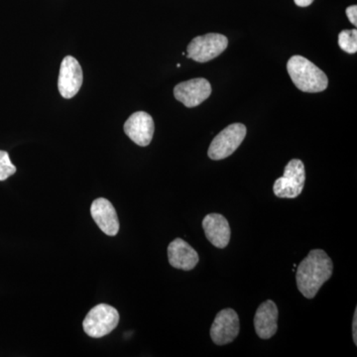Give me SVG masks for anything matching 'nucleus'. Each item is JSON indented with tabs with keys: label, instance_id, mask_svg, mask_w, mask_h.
Segmentation results:
<instances>
[{
	"label": "nucleus",
	"instance_id": "1",
	"mask_svg": "<svg viewBox=\"0 0 357 357\" xmlns=\"http://www.w3.org/2000/svg\"><path fill=\"white\" fill-rule=\"evenodd\" d=\"M333 270L330 256L321 249H312L298 266L296 273L298 290L307 299H312L332 277Z\"/></svg>",
	"mask_w": 357,
	"mask_h": 357
},
{
	"label": "nucleus",
	"instance_id": "2",
	"mask_svg": "<svg viewBox=\"0 0 357 357\" xmlns=\"http://www.w3.org/2000/svg\"><path fill=\"white\" fill-rule=\"evenodd\" d=\"M287 70L293 83L304 93H321L328 88V79L325 73L302 56L290 58Z\"/></svg>",
	"mask_w": 357,
	"mask_h": 357
},
{
	"label": "nucleus",
	"instance_id": "3",
	"mask_svg": "<svg viewBox=\"0 0 357 357\" xmlns=\"http://www.w3.org/2000/svg\"><path fill=\"white\" fill-rule=\"evenodd\" d=\"M119 323V314L115 307L107 304L96 305L84 319V333L89 337L100 338L109 335Z\"/></svg>",
	"mask_w": 357,
	"mask_h": 357
},
{
	"label": "nucleus",
	"instance_id": "4",
	"mask_svg": "<svg viewBox=\"0 0 357 357\" xmlns=\"http://www.w3.org/2000/svg\"><path fill=\"white\" fill-rule=\"evenodd\" d=\"M306 182L304 163L299 159H293L284 170L283 177L274 183V195L282 199H295L303 192Z\"/></svg>",
	"mask_w": 357,
	"mask_h": 357
},
{
	"label": "nucleus",
	"instance_id": "5",
	"mask_svg": "<svg viewBox=\"0 0 357 357\" xmlns=\"http://www.w3.org/2000/svg\"><path fill=\"white\" fill-rule=\"evenodd\" d=\"M227 46L229 39L225 35L208 33L192 40L187 48V57L198 63H206L218 57Z\"/></svg>",
	"mask_w": 357,
	"mask_h": 357
},
{
	"label": "nucleus",
	"instance_id": "6",
	"mask_svg": "<svg viewBox=\"0 0 357 357\" xmlns=\"http://www.w3.org/2000/svg\"><path fill=\"white\" fill-rule=\"evenodd\" d=\"M248 129L243 123L230 124L215 136L211 143L208 155L211 160L227 158L236 151L245 138Z\"/></svg>",
	"mask_w": 357,
	"mask_h": 357
},
{
	"label": "nucleus",
	"instance_id": "7",
	"mask_svg": "<svg viewBox=\"0 0 357 357\" xmlns=\"http://www.w3.org/2000/svg\"><path fill=\"white\" fill-rule=\"evenodd\" d=\"M83 70L76 58L66 56L59 73L58 89L64 98H74L79 93L83 84Z\"/></svg>",
	"mask_w": 357,
	"mask_h": 357
},
{
	"label": "nucleus",
	"instance_id": "8",
	"mask_svg": "<svg viewBox=\"0 0 357 357\" xmlns=\"http://www.w3.org/2000/svg\"><path fill=\"white\" fill-rule=\"evenodd\" d=\"M241 331L238 314L232 309H225L218 312L211 328V337L218 345H225L234 342Z\"/></svg>",
	"mask_w": 357,
	"mask_h": 357
},
{
	"label": "nucleus",
	"instance_id": "9",
	"mask_svg": "<svg viewBox=\"0 0 357 357\" xmlns=\"http://www.w3.org/2000/svg\"><path fill=\"white\" fill-rule=\"evenodd\" d=\"M211 95V86L208 79L203 77L183 82L174 89V96L178 102L185 107H196L208 100Z\"/></svg>",
	"mask_w": 357,
	"mask_h": 357
},
{
	"label": "nucleus",
	"instance_id": "10",
	"mask_svg": "<svg viewBox=\"0 0 357 357\" xmlns=\"http://www.w3.org/2000/svg\"><path fill=\"white\" fill-rule=\"evenodd\" d=\"M123 128L126 135L141 147L148 146L153 139L154 121L147 112H134L124 123Z\"/></svg>",
	"mask_w": 357,
	"mask_h": 357
},
{
	"label": "nucleus",
	"instance_id": "11",
	"mask_svg": "<svg viewBox=\"0 0 357 357\" xmlns=\"http://www.w3.org/2000/svg\"><path fill=\"white\" fill-rule=\"evenodd\" d=\"M91 215L103 234L109 236H115L119 234V217L114 206L109 199H95L91 206Z\"/></svg>",
	"mask_w": 357,
	"mask_h": 357
},
{
	"label": "nucleus",
	"instance_id": "12",
	"mask_svg": "<svg viewBox=\"0 0 357 357\" xmlns=\"http://www.w3.org/2000/svg\"><path fill=\"white\" fill-rule=\"evenodd\" d=\"M278 307L268 300L258 307L255 317V332L262 340H269L278 330Z\"/></svg>",
	"mask_w": 357,
	"mask_h": 357
},
{
	"label": "nucleus",
	"instance_id": "13",
	"mask_svg": "<svg viewBox=\"0 0 357 357\" xmlns=\"http://www.w3.org/2000/svg\"><path fill=\"white\" fill-rule=\"evenodd\" d=\"M203 229L206 238L215 248L222 249L229 245L231 230L222 215L210 213L206 215L203 220Z\"/></svg>",
	"mask_w": 357,
	"mask_h": 357
},
{
	"label": "nucleus",
	"instance_id": "14",
	"mask_svg": "<svg viewBox=\"0 0 357 357\" xmlns=\"http://www.w3.org/2000/svg\"><path fill=\"white\" fill-rule=\"evenodd\" d=\"M168 259L171 266L176 269L190 271L199 263L198 252L181 238H176L168 246Z\"/></svg>",
	"mask_w": 357,
	"mask_h": 357
},
{
	"label": "nucleus",
	"instance_id": "15",
	"mask_svg": "<svg viewBox=\"0 0 357 357\" xmlns=\"http://www.w3.org/2000/svg\"><path fill=\"white\" fill-rule=\"evenodd\" d=\"M338 46L349 54L357 52V30H344L338 35Z\"/></svg>",
	"mask_w": 357,
	"mask_h": 357
},
{
	"label": "nucleus",
	"instance_id": "16",
	"mask_svg": "<svg viewBox=\"0 0 357 357\" xmlns=\"http://www.w3.org/2000/svg\"><path fill=\"white\" fill-rule=\"evenodd\" d=\"M16 173V167L11 163L10 157L0 150V181H6Z\"/></svg>",
	"mask_w": 357,
	"mask_h": 357
},
{
	"label": "nucleus",
	"instance_id": "17",
	"mask_svg": "<svg viewBox=\"0 0 357 357\" xmlns=\"http://www.w3.org/2000/svg\"><path fill=\"white\" fill-rule=\"evenodd\" d=\"M345 13H347V17H349V21H351V24L356 26L357 25V6H352L347 7V10H345Z\"/></svg>",
	"mask_w": 357,
	"mask_h": 357
},
{
	"label": "nucleus",
	"instance_id": "18",
	"mask_svg": "<svg viewBox=\"0 0 357 357\" xmlns=\"http://www.w3.org/2000/svg\"><path fill=\"white\" fill-rule=\"evenodd\" d=\"M352 337H354V344H357V309L354 312V323H352Z\"/></svg>",
	"mask_w": 357,
	"mask_h": 357
},
{
	"label": "nucleus",
	"instance_id": "19",
	"mask_svg": "<svg viewBox=\"0 0 357 357\" xmlns=\"http://www.w3.org/2000/svg\"><path fill=\"white\" fill-rule=\"evenodd\" d=\"M294 1H295L296 6L307 7L311 6L314 0H294Z\"/></svg>",
	"mask_w": 357,
	"mask_h": 357
}]
</instances>
